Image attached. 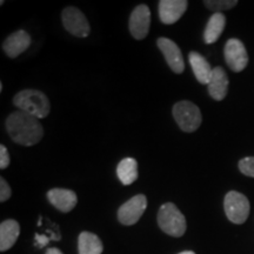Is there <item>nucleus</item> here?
Returning <instances> with one entry per match:
<instances>
[{"instance_id":"nucleus-1","label":"nucleus","mask_w":254,"mask_h":254,"mask_svg":"<svg viewBox=\"0 0 254 254\" xmlns=\"http://www.w3.org/2000/svg\"><path fill=\"white\" fill-rule=\"evenodd\" d=\"M6 129L8 135L21 146H33L43 139L44 129L36 117L15 111L6 119Z\"/></svg>"},{"instance_id":"nucleus-2","label":"nucleus","mask_w":254,"mask_h":254,"mask_svg":"<svg viewBox=\"0 0 254 254\" xmlns=\"http://www.w3.org/2000/svg\"><path fill=\"white\" fill-rule=\"evenodd\" d=\"M13 104L19 111L36 117L37 119L46 118L51 111V104L46 94L38 90H24L14 95Z\"/></svg>"},{"instance_id":"nucleus-3","label":"nucleus","mask_w":254,"mask_h":254,"mask_svg":"<svg viewBox=\"0 0 254 254\" xmlns=\"http://www.w3.org/2000/svg\"><path fill=\"white\" fill-rule=\"evenodd\" d=\"M158 225L171 237H183L186 232V219L172 202H166L159 209Z\"/></svg>"},{"instance_id":"nucleus-4","label":"nucleus","mask_w":254,"mask_h":254,"mask_svg":"<svg viewBox=\"0 0 254 254\" xmlns=\"http://www.w3.org/2000/svg\"><path fill=\"white\" fill-rule=\"evenodd\" d=\"M173 117L184 132H195L201 125L202 117L199 107L190 101H179L173 106Z\"/></svg>"},{"instance_id":"nucleus-5","label":"nucleus","mask_w":254,"mask_h":254,"mask_svg":"<svg viewBox=\"0 0 254 254\" xmlns=\"http://www.w3.org/2000/svg\"><path fill=\"white\" fill-rule=\"evenodd\" d=\"M224 208L228 220L233 224L241 225L250 215V201L245 195L237 190L228 192L224 200Z\"/></svg>"},{"instance_id":"nucleus-6","label":"nucleus","mask_w":254,"mask_h":254,"mask_svg":"<svg viewBox=\"0 0 254 254\" xmlns=\"http://www.w3.org/2000/svg\"><path fill=\"white\" fill-rule=\"evenodd\" d=\"M64 27L78 38H85L90 34L91 27L86 17L77 7H66L62 13Z\"/></svg>"},{"instance_id":"nucleus-7","label":"nucleus","mask_w":254,"mask_h":254,"mask_svg":"<svg viewBox=\"0 0 254 254\" xmlns=\"http://www.w3.org/2000/svg\"><path fill=\"white\" fill-rule=\"evenodd\" d=\"M147 207V199L144 194L133 196L120 206L118 209V219L123 225L131 226L139 221Z\"/></svg>"},{"instance_id":"nucleus-8","label":"nucleus","mask_w":254,"mask_h":254,"mask_svg":"<svg viewBox=\"0 0 254 254\" xmlns=\"http://www.w3.org/2000/svg\"><path fill=\"white\" fill-rule=\"evenodd\" d=\"M225 60L233 72H241L246 68L249 64L247 51L239 39L227 40L225 45Z\"/></svg>"},{"instance_id":"nucleus-9","label":"nucleus","mask_w":254,"mask_h":254,"mask_svg":"<svg viewBox=\"0 0 254 254\" xmlns=\"http://www.w3.org/2000/svg\"><path fill=\"white\" fill-rule=\"evenodd\" d=\"M128 26L131 34L135 39L141 40L147 37L151 26V11L148 6L139 5L133 9Z\"/></svg>"},{"instance_id":"nucleus-10","label":"nucleus","mask_w":254,"mask_h":254,"mask_svg":"<svg viewBox=\"0 0 254 254\" xmlns=\"http://www.w3.org/2000/svg\"><path fill=\"white\" fill-rule=\"evenodd\" d=\"M157 44L159 50L163 52L171 69L174 73H178V74L183 73L184 69H185V64H184L182 51H180L177 44L168 39V38H159Z\"/></svg>"},{"instance_id":"nucleus-11","label":"nucleus","mask_w":254,"mask_h":254,"mask_svg":"<svg viewBox=\"0 0 254 254\" xmlns=\"http://www.w3.org/2000/svg\"><path fill=\"white\" fill-rule=\"evenodd\" d=\"M189 1L186 0H161L159 1V17L164 24L177 23L185 13Z\"/></svg>"},{"instance_id":"nucleus-12","label":"nucleus","mask_w":254,"mask_h":254,"mask_svg":"<svg viewBox=\"0 0 254 254\" xmlns=\"http://www.w3.org/2000/svg\"><path fill=\"white\" fill-rule=\"evenodd\" d=\"M31 45V37L26 31H17L6 38L2 43V50L9 58H17Z\"/></svg>"},{"instance_id":"nucleus-13","label":"nucleus","mask_w":254,"mask_h":254,"mask_svg":"<svg viewBox=\"0 0 254 254\" xmlns=\"http://www.w3.org/2000/svg\"><path fill=\"white\" fill-rule=\"evenodd\" d=\"M49 201L60 212L67 213L75 207L78 202L77 194L71 190L53 189L47 193Z\"/></svg>"},{"instance_id":"nucleus-14","label":"nucleus","mask_w":254,"mask_h":254,"mask_svg":"<svg viewBox=\"0 0 254 254\" xmlns=\"http://www.w3.org/2000/svg\"><path fill=\"white\" fill-rule=\"evenodd\" d=\"M208 93L214 100L225 99L228 91V77L221 67H214L208 82Z\"/></svg>"},{"instance_id":"nucleus-15","label":"nucleus","mask_w":254,"mask_h":254,"mask_svg":"<svg viewBox=\"0 0 254 254\" xmlns=\"http://www.w3.org/2000/svg\"><path fill=\"white\" fill-rule=\"evenodd\" d=\"M189 60L196 80L202 85H208L213 68H211L207 60L201 55H199L198 52H190L189 56Z\"/></svg>"},{"instance_id":"nucleus-16","label":"nucleus","mask_w":254,"mask_h":254,"mask_svg":"<svg viewBox=\"0 0 254 254\" xmlns=\"http://www.w3.org/2000/svg\"><path fill=\"white\" fill-rule=\"evenodd\" d=\"M19 233H20V226L15 220H5L0 225V251L5 252L8 251L17 241Z\"/></svg>"},{"instance_id":"nucleus-17","label":"nucleus","mask_w":254,"mask_h":254,"mask_svg":"<svg viewBox=\"0 0 254 254\" xmlns=\"http://www.w3.org/2000/svg\"><path fill=\"white\" fill-rule=\"evenodd\" d=\"M226 24V18L222 13H214L208 19L204 31V40L206 44H213L220 38Z\"/></svg>"},{"instance_id":"nucleus-18","label":"nucleus","mask_w":254,"mask_h":254,"mask_svg":"<svg viewBox=\"0 0 254 254\" xmlns=\"http://www.w3.org/2000/svg\"><path fill=\"white\" fill-rule=\"evenodd\" d=\"M117 174L123 185H131L138 179V163L133 158H125L117 167Z\"/></svg>"},{"instance_id":"nucleus-19","label":"nucleus","mask_w":254,"mask_h":254,"mask_svg":"<svg viewBox=\"0 0 254 254\" xmlns=\"http://www.w3.org/2000/svg\"><path fill=\"white\" fill-rule=\"evenodd\" d=\"M79 254H101L103 253V243L99 237L91 232H82L78 239Z\"/></svg>"},{"instance_id":"nucleus-20","label":"nucleus","mask_w":254,"mask_h":254,"mask_svg":"<svg viewBox=\"0 0 254 254\" xmlns=\"http://www.w3.org/2000/svg\"><path fill=\"white\" fill-rule=\"evenodd\" d=\"M204 5L215 13H221L222 11H227L236 7L238 5L237 0H205Z\"/></svg>"},{"instance_id":"nucleus-21","label":"nucleus","mask_w":254,"mask_h":254,"mask_svg":"<svg viewBox=\"0 0 254 254\" xmlns=\"http://www.w3.org/2000/svg\"><path fill=\"white\" fill-rule=\"evenodd\" d=\"M239 170L247 177L254 178V157H247L239 161Z\"/></svg>"},{"instance_id":"nucleus-22","label":"nucleus","mask_w":254,"mask_h":254,"mask_svg":"<svg viewBox=\"0 0 254 254\" xmlns=\"http://www.w3.org/2000/svg\"><path fill=\"white\" fill-rule=\"evenodd\" d=\"M12 194L11 187L8 186V184L4 178H0V201L4 202L6 200L9 199V196Z\"/></svg>"},{"instance_id":"nucleus-23","label":"nucleus","mask_w":254,"mask_h":254,"mask_svg":"<svg viewBox=\"0 0 254 254\" xmlns=\"http://www.w3.org/2000/svg\"><path fill=\"white\" fill-rule=\"evenodd\" d=\"M8 165H9L8 151L4 145H1L0 146V168H1V170H5V168L8 167Z\"/></svg>"},{"instance_id":"nucleus-24","label":"nucleus","mask_w":254,"mask_h":254,"mask_svg":"<svg viewBox=\"0 0 254 254\" xmlns=\"http://www.w3.org/2000/svg\"><path fill=\"white\" fill-rule=\"evenodd\" d=\"M36 241L39 246H46L49 244L50 239L46 236H39V234H36Z\"/></svg>"},{"instance_id":"nucleus-25","label":"nucleus","mask_w":254,"mask_h":254,"mask_svg":"<svg viewBox=\"0 0 254 254\" xmlns=\"http://www.w3.org/2000/svg\"><path fill=\"white\" fill-rule=\"evenodd\" d=\"M45 254H63L62 251H59L58 249H50Z\"/></svg>"},{"instance_id":"nucleus-26","label":"nucleus","mask_w":254,"mask_h":254,"mask_svg":"<svg viewBox=\"0 0 254 254\" xmlns=\"http://www.w3.org/2000/svg\"><path fill=\"white\" fill-rule=\"evenodd\" d=\"M179 254H195V253L192 252V251H184V252L179 253Z\"/></svg>"}]
</instances>
